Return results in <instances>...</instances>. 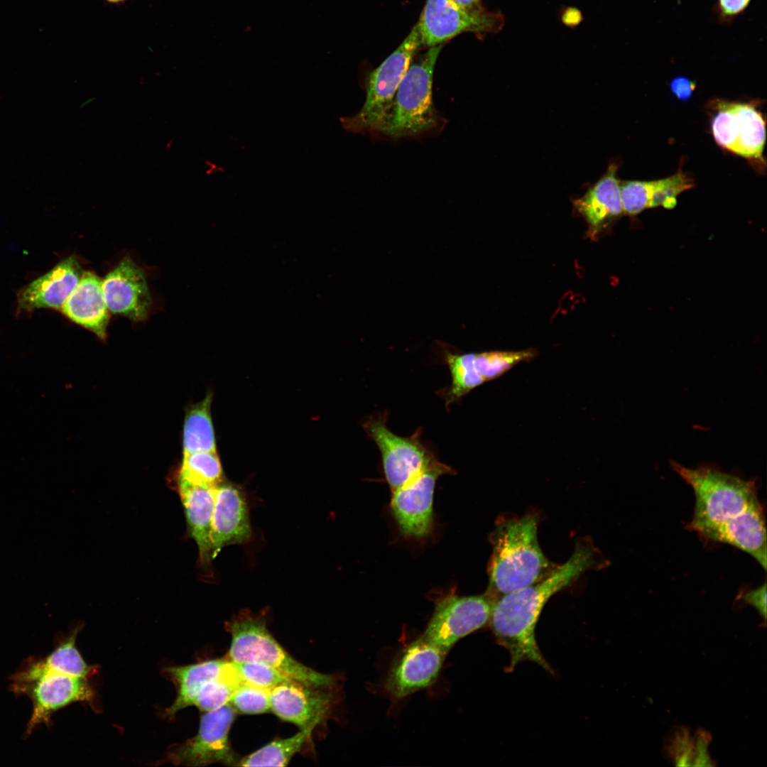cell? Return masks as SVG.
<instances>
[{
    "label": "cell",
    "mask_w": 767,
    "mask_h": 767,
    "mask_svg": "<svg viewBox=\"0 0 767 767\" xmlns=\"http://www.w3.org/2000/svg\"><path fill=\"white\" fill-rule=\"evenodd\" d=\"M671 467L695 494L687 528L748 553L766 570V520L756 482L712 467L687 468L673 461Z\"/></svg>",
    "instance_id": "1"
},
{
    "label": "cell",
    "mask_w": 767,
    "mask_h": 767,
    "mask_svg": "<svg viewBox=\"0 0 767 767\" xmlns=\"http://www.w3.org/2000/svg\"><path fill=\"white\" fill-rule=\"evenodd\" d=\"M595 551L579 542L570 557L540 581L494 600L489 625L496 642L509 654L506 669L512 671L523 661L535 663L553 673L535 639V626L548 599L597 562Z\"/></svg>",
    "instance_id": "2"
},
{
    "label": "cell",
    "mask_w": 767,
    "mask_h": 767,
    "mask_svg": "<svg viewBox=\"0 0 767 767\" xmlns=\"http://www.w3.org/2000/svg\"><path fill=\"white\" fill-rule=\"evenodd\" d=\"M538 523L534 513L497 522L491 537L486 594L494 600L540 581L555 569L538 543Z\"/></svg>",
    "instance_id": "3"
},
{
    "label": "cell",
    "mask_w": 767,
    "mask_h": 767,
    "mask_svg": "<svg viewBox=\"0 0 767 767\" xmlns=\"http://www.w3.org/2000/svg\"><path fill=\"white\" fill-rule=\"evenodd\" d=\"M442 45L428 48L426 52L413 59L379 132L399 138L421 134L438 126L440 116L433 103V81Z\"/></svg>",
    "instance_id": "4"
},
{
    "label": "cell",
    "mask_w": 767,
    "mask_h": 767,
    "mask_svg": "<svg viewBox=\"0 0 767 767\" xmlns=\"http://www.w3.org/2000/svg\"><path fill=\"white\" fill-rule=\"evenodd\" d=\"M232 641L229 660L269 665L290 680L319 688H330L334 678L316 671L293 658L275 639L264 619L241 614L227 623Z\"/></svg>",
    "instance_id": "5"
},
{
    "label": "cell",
    "mask_w": 767,
    "mask_h": 767,
    "mask_svg": "<svg viewBox=\"0 0 767 767\" xmlns=\"http://www.w3.org/2000/svg\"><path fill=\"white\" fill-rule=\"evenodd\" d=\"M421 46L416 23L400 45L369 74L363 106L354 115L340 119L344 129L379 132L390 111L396 89Z\"/></svg>",
    "instance_id": "6"
},
{
    "label": "cell",
    "mask_w": 767,
    "mask_h": 767,
    "mask_svg": "<svg viewBox=\"0 0 767 767\" xmlns=\"http://www.w3.org/2000/svg\"><path fill=\"white\" fill-rule=\"evenodd\" d=\"M11 680V690L27 695L33 703L27 735L38 725L48 724L55 711L75 702L91 701L93 697L87 679L45 668L34 659H29Z\"/></svg>",
    "instance_id": "7"
},
{
    "label": "cell",
    "mask_w": 767,
    "mask_h": 767,
    "mask_svg": "<svg viewBox=\"0 0 767 767\" xmlns=\"http://www.w3.org/2000/svg\"><path fill=\"white\" fill-rule=\"evenodd\" d=\"M235 717V709L229 703L205 712L201 716L197 734L171 748L165 761L188 766L212 763L236 766L240 758L232 750L229 738Z\"/></svg>",
    "instance_id": "8"
},
{
    "label": "cell",
    "mask_w": 767,
    "mask_h": 767,
    "mask_svg": "<svg viewBox=\"0 0 767 767\" xmlns=\"http://www.w3.org/2000/svg\"><path fill=\"white\" fill-rule=\"evenodd\" d=\"M494 602L487 594L447 595L437 602L422 636L447 653L459 640L489 624Z\"/></svg>",
    "instance_id": "9"
},
{
    "label": "cell",
    "mask_w": 767,
    "mask_h": 767,
    "mask_svg": "<svg viewBox=\"0 0 767 767\" xmlns=\"http://www.w3.org/2000/svg\"><path fill=\"white\" fill-rule=\"evenodd\" d=\"M368 436L378 447L384 474L391 490L400 487L424 469L435 457L416 433L401 437L386 425L385 415L369 418L364 423Z\"/></svg>",
    "instance_id": "10"
},
{
    "label": "cell",
    "mask_w": 767,
    "mask_h": 767,
    "mask_svg": "<svg viewBox=\"0 0 767 767\" xmlns=\"http://www.w3.org/2000/svg\"><path fill=\"white\" fill-rule=\"evenodd\" d=\"M533 349L491 351L481 353H445L452 381L443 397L448 407L482 384L496 379L516 364L533 359Z\"/></svg>",
    "instance_id": "11"
},
{
    "label": "cell",
    "mask_w": 767,
    "mask_h": 767,
    "mask_svg": "<svg viewBox=\"0 0 767 767\" xmlns=\"http://www.w3.org/2000/svg\"><path fill=\"white\" fill-rule=\"evenodd\" d=\"M450 473L454 470L435 458L403 485L392 490L391 508L405 535L419 538L429 533L436 481Z\"/></svg>",
    "instance_id": "12"
},
{
    "label": "cell",
    "mask_w": 767,
    "mask_h": 767,
    "mask_svg": "<svg viewBox=\"0 0 767 767\" xmlns=\"http://www.w3.org/2000/svg\"><path fill=\"white\" fill-rule=\"evenodd\" d=\"M712 131L722 147L749 159H762L766 140L765 120L750 103L719 100Z\"/></svg>",
    "instance_id": "13"
},
{
    "label": "cell",
    "mask_w": 767,
    "mask_h": 767,
    "mask_svg": "<svg viewBox=\"0 0 767 767\" xmlns=\"http://www.w3.org/2000/svg\"><path fill=\"white\" fill-rule=\"evenodd\" d=\"M417 24L422 45L430 48L464 32L496 31L503 24V18L499 13L486 11L468 12L452 0H427Z\"/></svg>",
    "instance_id": "14"
},
{
    "label": "cell",
    "mask_w": 767,
    "mask_h": 767,
    "mask_svg": "<svg viewBox=\"0 0 767 767\" xmlns=\"http://www.w3.org/2000/svg\"><path fill=\"white\" fill-rule=\"evenodd\" d=\"M447 653L423 636L399 654L390 669L385 684L387 692L401 699L433 685Z\"/></svg>",
    "instance_id": "15"
},
{
    "label": "cell",
    "mask_w": 767,
    "mask_h": 767,
    "mask_svg": "<svg viewBox=\"0 0 767 767\" xmlns=\"http://www.w3.org/2000/svg\"><path fill=\"white\" fill-rule=\"evenodd\" d=\"M109 312L134 321L147 318L151 299L144 271L133 260L125 258L102 281Z\"/></svg>",
    "instance_id": "16"
},
{
    "label": "cell",
    "mask_w": 767,
    "mask_h": 767,
    "mask_svg": "<svg viewBox=\"0 0 767 767\" xmlns=\"http://www.w3.org/2000/svg\"><path fill=\"white\" fill-rule=\"evenodd\" d=\"M271 710L281 719L300 729L315 728L328 717L332 697L326 688L290 681L270 690Z\"/></svg>",
    "instance_id": "17"
},
{
    "label": "cell",
    "mask_w": 767,
    "mask_h": 767,
    "mask_svg": "<svg viewBox=\"0 0 767 767\" xmlns=\"http://www.w3.org/2000/svg\"><path fill=\"white\" fill-rule=\"evenodd\" d=\"M248 505L242 491L223 481L214 487L212 519V557L226 546L243 544L251 536Z\"/></svg>",
    "instance_id": "18"
},
{
    "label": "cell",
    "mask_w": 767,
    "mask_h": 767,
    "mask_svg": "<svg viewBox=\"0 0 767 767\" xmlns=\"http://www.w3.org/2000/svg\"><path fill=\"white\" fill-rule=\"evenodd\" d=\"M83 271L72 256L28 284L19 295L21 308L62 309L66 300L80 281Z\"/></svg>",
    "instance_id": "19"
},
{
    "label": "cell",
    "mask_w": 767,
    "mask_h": 767,
    "mask_svg": "<svg viewBox=\"0 0 767 767\" xmlns=\"http://www.w3.org/2000/svg\"><path fill=\"white\" fill-rule=\"evenodd\" d=\"M616 170V165L611 164L582 197L573 201L575 210L587 222L592 236L624 213Z\"/></svg>",
    "instance_id": "20"
},
{
    "label": "cell",
    "mask_w": 767,
    "mask_h": 767,
    "mask_svg": "<svg viewBox=\"0 0 767 767\" xmlns=\"http://www.w3.org/2000/svg\"><path fill=\"white\" fill-rule=\"evenodd\" d=\"M692 186V179L681 171L657 180L620 182L624 213L635 215L646 209L660 206L673 209L678 196Z\"/></svg>",
    "instance_id": "21"
},
{
    "label": "cell",
    "mask_w": 767,
    "mask_h": 767,
    "mask_svg": "<svg viewBox=\"0 0 767 767\" xmlns=\"http://www.w3.org/2000/svg\"><path fill=\"white\" fill-rule=\"evenodd\" d=\"M62 312L72 322L105 340L109 322L102 281L94 273L86 271L62 308Z\"/></svg>",
    "instance_id": "22"
},
{
    "label": "cell",
    "mask_w": 767,
    "mask_h": 767,
    "mask_svg": "<svg viewBox=\"0 0 767 767\" xmlns=\"http://www.w3.org/2000/svg\"><path fill=\"white\" fill-rule=\"evenodd\" d=\"M214 486L192 484L178 477L189 534L198 547L200 562L205 567L213 560L211 530Z\"/></svg>",
    "instance_id": "23"
},
{
    "label": "cell",
    "mask_w": 767,
    "mask_h": 767,
    "mask_svg": "<svg viewBox=\"0 0 767 767\" xmlns=\"http://www.w3.org/2000/svg\"><path fill=\"white\" fill-rule=\"evenodd\" d=\"M229 665L227 659H212L165 668V672L175 683L178 692L174 702L166 709L165 716L171 718L178 711L193 705L199 689L206 682L224 676Z\"/></svg>",
    "instance_id": "24"
},
{
    "label": "cell",
    "mask_w": 767,
    "mask_h": 767,
    "mask_svg": "<svg viewBox=\"0 0 767 767\" xmlns=\"http://www.w3.org/2000/svg\"><path fill=\"white\" fill-rule=\"evenodd\" d=\"M211 401L212 394L209 393L202 401L187 410L183 425V455L200 451L217 452Z\"/></svg>",
    "instance_id": "25"
},
{
    "label": "cell",
    "mask_w": 767,
    "mask_h": 767,
    "mask_svg": "<svg viewBox=\"0 0 767 767\" xmlns=\"http://www.w3.org/2000/svg\"><path fill=\"white\" fill-rule=\"evenodd\" d=\"M313 729H303L292 736L277 739L240 758L236 766H286L311 739Z\"/></svg>",
    "instance_id": "26"
},
{
    "label": "cell",
    "mask_w": 767,
    "mask_h": 767,
    "mask_svg": "<svg viewBox=\"0 0 767 767\" xmlns=\"http://www.w3.org/2000/svg\"><path fill=\"white\" fill-rule=\"evenodd\" d=\"M79 629L61 642L49 655L43 658L34 659L40 666L70 676L87 679L94 672L77 650L75 641Z\"/></svg>",
    "instance_id": "27"
},
{
    "label": "cell",
    "mask_w": 767,
    "mask_h": 767,
    "mask_svg": "<svg viewBox=\"0 0 767 767\" xmlns=\"http://www.w3.org/2000/svg\"><path fill=\"white\" fill-rule=\"evenodd\" d=\"M222 468L217 452L183 455L178 478L200 485L214 486L222 482Z\"/></svg>",
    "instance_id": "28"
},
{
    "label": "cell",
    "mask_w": 767,
    "mask_h": 767,
    "mask_svg": "<svg viewBox=\"0 0 767 767\" xmlns=\"http://www.w3.org/2000/svg\"><path fill=\"white\" fill-rule=\"evenodd\" d=\"M242 682L230 660L229 667L224 676L206 682L199 689L193 705L204 712L219 709L229 703L233 692Z\"/></svg>",
    "instance_id": "29"
},
{
    "label": "cell",
    "mask_w": 767,
    "mask_h": 767,
    "mask_svg": "<svg viewBox=\"0 0 767 767\" xmlns=\"http://www.w3.org/2000/svg\"><path fill=\"white\" fill-rule=\"evenodd\" d=\"M232 662L244 682L261 688L271 690L281 683L293 681L273 667L261 662Z\"/></svg>",
    "instance_id": "30"
},
{
    "label": "cell",
    "mask_w": 767,
    "mask_h": 767,
    "mask_svg": "<svg viewBox=\"0 0 767 767\" xmlns=\"http://www.w3.org/2000/svg\"><path fill=\"white\" fill-rule=\"evenodd\" d=\"M270 690L242 682L233 692L229 703L243 714L265 713L271 710Z\"/></svg>",
    "instance_id": "31"
},
{
    "label": "cell",
    "mask_w": 767,
    "mask_h": 767,
    "mask_svg": "<svg viewBox=\"0 0 767 767\" xmlns=\"http://www.w3.org/2000/svg\"><path fill=\"white\" fill-rule=\"evenodd\" d=\"M751 0H717V11L722 21H727L742 13Z\"/></svg>",
    "instance_id": "32"
},
{
    "label": "cell",
    "mask_w": 767,
    "mask_h": 767,
    "mask_svg": "<svg viewBox=\"0 0 767 767\" xmlns=\"http://www.w3.org/2000/svg\"><path fill=\"white\" fill-rule=\"evenodd\" d=\"M744 602L755 608L766 621V583L751 589L743 596Z\"/></svg>",
    "instance_id": "33"
},
{
    "label": "cell",
    "mask_w": 767,
    "mask_h": 767,
    "mask_svg": "<svg viewBox=\"0 0 767 767\" xmlns=\"http://www.w3.org/2000/svg\"><path fill=\"white\" fill-rule=\"evenodd\" d=\"M694 81L685 77H677L670 82V88L675 96L681 101L687 100L695 89Z\"/></svg>",
    "instance_id": "34"
},
{
    "label": "cell",
    "mask_w": 767,
    "mask_h": 767,
    "mask_svg": "<svg viewBox=\"0 0 767 767\" xmlns=\"http://www.w3.org/2000/svg\"><path fill=\"white\" fill-rule=\"evenodd\" d=\"M458 6L471 13H482L485 10L482 8L481 0H452Z\"/></svg>",
    "instance_id": "35"
},
{
    "label": "cell",
    "mask_w": 767,
    "mask_h": 767,
    "mask_svg": "<svg viewBox=\"0 0 767 767\" xmlns=\"http://www.w3.org/2000/svg\"><path fill=\"white\" fill-rule=\"evenodd\" d=\"M107 1H109V2H112V3H119V2H121V1H125V0H107Z\"/></svg>",
    "instance_id": "36"
}]
</instances>
